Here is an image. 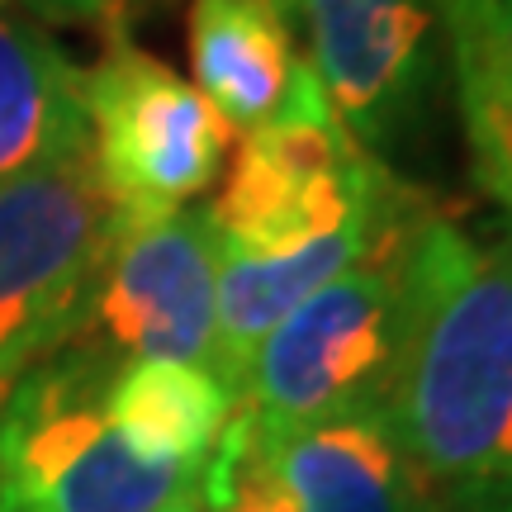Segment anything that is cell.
I'll return each instance as SVG.
<instances>
[{"label":"cell","instance_id":"obj_1","mask_svg":"<svg viewBox=\"0 0 512 512\" xmlns=\"http://www.w3.org/2000/svg\"><path fill=\"white\" fill-rule=\"evenodd\" d=\"M384 413L432 498L460 512L512 498V233L422 214Z\"/></svg>","mask_w":512,"mask_h":512},{"label":"cell","instance_id":"obj_2","mask_svg":"<svg viewBox=\"0 0 512 512\" xmlns=\"http://www.w3.org/2000/svg\"><path fill=\"white\" fill-rule=\"evenodd\" d=\"M427 204L403 214L351 271L285 313L247 361L233 413L256 446L356 413H384L403 342L408 242Z\"/></svg>","mask_w":512,"mask_h":512},{"label":"cell","instance_id":"obj_3","mask_svg":"<svg viewBox=\"0 0 512 512\" xmlns=\"http://www.w3.org/2000/svg\"><path fill=\"white\" fill-rule=\"evenodd\" d=\"M119 361L67 342L0 403V512H171L204 503V470L147 460L114 432Z\"/></svg>","mask_w":512,"mask_h":512},{"label":"cell","instance_id":"obj_4","mask_svg":"<svg viewBox=\"0 0 512 512\" xmlns=\"http://www.w3.org/2000/svg\"><path fill=\"white\" fill-rule=\"evenodd\" d=\"M399 195L403 185L351 138L313 67L299 62L285 105L242 133L209 219L219 228V247L275 256L370 219Z\"/></svg>","mask_w":512,"mask_h":512},{"label":"cell","instance_id":"obj_5","mask_svg":"<svg viewBox=\"0 0 512 512\" xmlns=\"http://www.w3.org/2000/svg\"><path fill=\"white\" fill-rule=\"evenodd\" d=\"M114 238L91 152L0 185V403L67 347Z\"/></svg>","mask_w":512,"mask_h":512},{"label":"cell","instance_id":"obj_6","mask_svg":"<svg viewBox=\"0 0 512 512\" xmlns=\"http://www.w3.org/2000/svg\"><path fill=\"white\" fill-rule=\"evenodd\" d=\"M86 114L91 166L119 219L185 209L219 181L233 138L185 76L124 34H110L86 72Z\"/></svg>","mask_w":512,"mask_h":512},{"label":"cell","instance_id":"obj_7","mask_svg":"<svg viewBox=\"0 0 512 512\" xmlns=\"http://www.w3.org/2000/svg\"><path fill=\"white\" fill-rule=\"evenodd\" d=\"M219 228L209 209L119 219L72 342L110 361H181L214 370Z\"/></svg>","mask_w":512,"mask_h":512},{"label":"cell","instance_id":"obj_8","mask_svg":"<svg viewBox=\"0 0 512 512\" xmlns=\"http://www.w3.org/2000/svg\"><path fill=\"white\" fill-rule=\"evenodd\" d=\"M309 34V67L366 152H389L418 128L437 91L446 34L441 0H290Z\"/></svg>","mask_w":512,"mask_h":512},{"label":"cell","instance_id":"obj_9","mask_svg":"<svg viewBox=\"0 0 512 512\" xmlns=\"http://www.w3.org/2000/svg\"><path fill=\"white\" fill-rule=\"evenodd\" d=\"M285 512H432L389 413L318 422L266 446Z\"/></svg>","mask_w":512,"mask_h":512},{"label":"cell","instance_id":"obj_10","mask_svg":"<svg viewBox=\"0 0 512 512\" xmlns=\"http://www.w3.org/2000/svg\"><path fill=\"white\" fill-rule=\"evenodd\" d=\"M86 152V72L38 24L0 15V185Z\"/></svg>","mask_w":512,"mask_h":512},{"label":"cell","instance_id":"obj_11","mask_svg":"<svg viewBox=\"0 0 512 512\" xmlns=\"http://www.w3.org/2000/svg\"><path fill=\"white\" fill-rule=\"evenodd\" d=\"M195 91L233 133L266 124L294 86L290 15L275 0H190L185 19Z\"/></svg>","mask_w":512,"mask_h":512},{"label":"cell","instance_id":"obj_12","mask_svg":"<svg viewBox=\"0 0 512 512\" xmlns=\"http://www.w3.org/2000/svg\"><path fill=\"white\" fill-rule=\"evenodd\" d=\"M105 413L138 456L204 470L233 418V394L204 366L124 361L110 375Z\"/></svg>","mask_w":512,"mask_h":512},{"label":"cell","instance_id":"obj_13","mask_svg":"<svg viewBox=\"0 0 512 512\" xmlns=\"http://www.w3.org/2000/svg\"><path fill=\"white\" fill-rule=\"evenodd\" d=\"M441 34L475 171L512 214V43L498 0H441Z\"/></svg>","mask_w":512,"mask_h":512},{"label":"cell","instance_id":"obj_14","mask_svg":"<svg viewBox=\"0 0 512 512\" xmlns=\"http://www.w3.org/2000/svg\"><path fill=\"white\" fill-rule=\"evenodd\" d=\"M24 5L43 19H95L110 15L114 5H124V0H24Z\"/></svg>","mask_w":512,"mask_h":512},{"label":"cell","instance_id":"obj_15","mask_svg":"<svg viewBox=\"0 0 512 512\" xmlns=\"http://www.w3.org/2000/svg\"><path fill=\"white\" fill-rule=\"evenodd\" d=\"M498 15H503V29H508V43H512V0H498Z\"/></svg>","mask_w":512,"mask_h":512},{"label":"cell","instance_id":"obj_16","mask_svg":"<svg viewBox=\"0 0 512 512\" xmlns=\"http://www.w3.org/2000/svg\"><path fill=\"white\" fill-rule=\"evenodd\" d=\"M171 512H209L204 503H185V508H171Z\"/></svg>","mask_w":512,"mask_h":512},{"label":"cell","instance_id":"obj_17","mask_svg":"<svg viewBox=\"0 0 512 512\" xmlns=\"http://www.w3.org/2000/svg\"><path fill=\"white\" fill-rule=\"evenodd\" d=\"M484 512H512V498H503V503H494V508H484Z\"/></svg>","mask_w":512,"mask_h":512},{"label":"cell","instance_id":"obj_18","mask_svg":"<svg viewBox=\"0 0 512 512\" xmlns=\"http://www.w3.org/2000/svg\"><path fill=\"white\" fill-rule=\"evenodd\" d=\"M275 5H280V10H285V15H290V0H275Z\"/></svg>","mask_w":512,"mask_h":512}]
</instances>
